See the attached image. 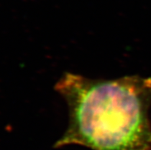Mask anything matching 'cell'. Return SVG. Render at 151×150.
Returning a JSON list of instances; mask_svg holds the SVG:
<instances>
[{"label": "cell", "mask_w": 151, "mask_h": 150, "mask_svg": "<svg viewBox=\"0 0 151 150\" xmlns=\"http://www.w3.org/2000/svg\"><path fill=\"white\" fill-rule=\"evenodd\" d=\"M55 89L69 110L68 126L55 148L151 150L150 78L94 80L66 72Z\"/></svg>", "instance_id": "1"}]
</instances>
